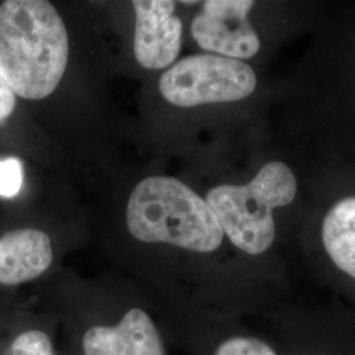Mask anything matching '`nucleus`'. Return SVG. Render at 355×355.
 Instances as JSON below:
<instances>
[{"mask_svg":"<svg viewBox=\"0 0 355 355\" xmlns=\"http://www.w3.org/2000/svg\"><path fill=\"white\" fill-rule=\"evenodd\" d=\"M215 355H278L270 345L254 337H232L221 343Z\"/></svg>","mask_w":355,"mask_h":355,"instance_id":"nucleus-11","label":"nucleus"},{"mask_svg":"<svg viewBox=\"0 0 355 355\" xmlns=\"http://www.w3.org/2000/svg\"><path fill=\"white\" fill-rule=\"evenodd\" d=\"M135 55L149 70L166 69L175 61L182 46V21L174 16L171 0H135Z\"/></svg>","mask_w":355,"mask_h":355,"instance_id":"nucleus-6","label":"nucleus"},{"mask_svg":"<svg viewBox=\"0 0 355 355\" xmlns=\"http://www.w3.org/2000/svg\"><path fill=\"white\" fill-rule=\"evenodd\" d=\"M296 190L291 168L283 162H270L248 184L212 189L205 202L236 248L259 255L271 248L275 239L272 211L291 203Z\"/></svg>","mask_w":355,"mask_h":355,"instance_id":"nucleus-3","label":"nucleus"},{"mask_svg":"<svg viewBox=\"0 0 355 355\" xmlns=\"http://www.w3.org/2000/svg\"><path fill=\"white\" fill-rule=\"evenodd\" d=\"M24 180L23 165L16 158L0 161V196L13 198L21 190Z\"/></svg>","mask_w":355,"mask_h":355,"instance_id":"nucleus-12","label":"nucleus"},{"mask_svg":"<svg viewBox=\"0 0 355 355\" xmlns=\"http://www.w3.org/2000/svg\"><path fill=\"white\" fill-rule=\"evenodd\" d=\"M85 355H166L159 331L140 308L128 311L116 325H96L83 336Z\"/></svg>","mask_w":355,"mask_h":355,"instance_id":"nucleus-7","label":"nucleus"},{"mask_svg":"<svg viewBox=\"0 0 355 355\" xmlns=\"http://www.w3.org/2000/svg\"><path fill=\"white\" fill-rule=\"evenodd\" d=\"M3 355H55L51 337L38 329L21 331Z\"/></svg>","mask_w":355,"mask_h":355,"instance_id":"nucleus-10","label":"nucleus"},{"mask_svg":"<svg viewBox=\"0 0 355 355\" xmlns=\"http://www.w3.org/2000/svg\"><path fill=\"white\" fill-rule=\"evenodd\" d=\"M322 242L333 263L355 279V196L330 208L322 223Z\"/></svg>","mask_w":355,"mask_h":355,"instance_id":"nucleus-9","label":"nucleus"},{"mask_svg":"<svg viewBox=\"0 0 355 355\" xmlns=\"http://www.w3.org/2000/svg\"><path fill=\"white\" fill-rule=\"evenodd\" d=\"M15 107H16L15 92L8 85V82L4 79V76L0 74V121L6 120L10 114H12Z\"/></svg>","mask_w":355,"mask_h":355,"instance_id":"nucleus-13","label":"nucleus"},{"mask_svg":"<svg viewBox=\"0 0 355 355\" xmlns=\"http://www.w3.org/2000/svg\"><path fill=\"white\" fill-rule=\"evenodd\" d=\"M253 6L249 0H208L192 20V36L205 51L234 60L250 58L261 48L258 35L248 21Z\"/></svg>","mask_w":355,"mask_h":355,"instance_id":"nucleus-5","label":"nucleus"},{"mask_svg":"<svg viewBox=\"0 0 355 355\" xmlns=\"http://www.w3.org/2000/svg\"><path fill=\"white\" fill-rule=\"evenodd\" d=\"M127 225L139 241L168 243L196 253L215 252L224 240L211 207L175 178L140 182L128 202Z\"/></svg>","mask_w":355,"mask_h":355,"instance_id":"nucleus-2","label":"nucleus"},{"mask_svg":"<svg viewBox=\"0 0 355 355\" xmlns=\"http://www.w3.org/2000/svg\"><path fill=\"white\" fill-rule=\"evenodd\" d=\"M69 60L64 21L45 0H7L0 6V74L29 101L58 87Z\"/></svg>","mask_w":355,"mask_h":355,"instance_id":"nucleus-1","label":"nucleus"},{"mask_svg":"<svg viewBox=\"0 0 355 355\" xmlns=\"http://www.w3.org/2000/svg\"><path fill=\"white\" fill-rule=\"evenodd\" d=\"M257 76L240 60L215 54L190 55L164 73L159 91L177 107L237 102L253 94Z\"/></svg>","mask_w":355,"mask_h":355,"instance_id":"nucleus-4","label":"nucleus"},{"mask_svg":"<svg viewBox=\"0 0 355 355\" xmlns=\"http://www.w3.org/2000/svg\"><path fill=\"white\" fill-rule=\"evenodd\" d=\"M51 262V239L38 229H15L0 237V284L3 286L37 279Z\"/></svg>","mask_w":355,"mask_h":355,"instance_id":"nucleus-8","label":"nucleus"}]
</instances>
